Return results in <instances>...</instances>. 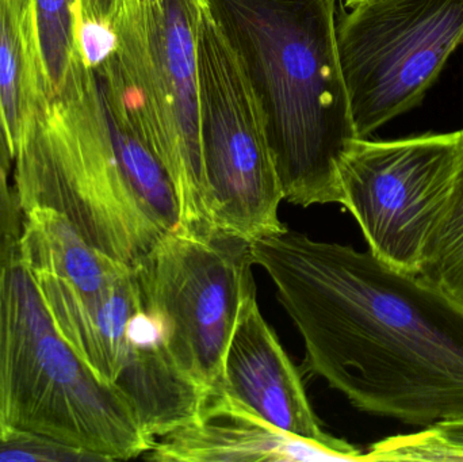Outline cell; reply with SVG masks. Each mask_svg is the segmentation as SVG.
Instances as JSON below:
<instances>
[{"instance_id":"cell-19","label":"cell","mask_w":463,"mask_h":462,"mask_svg":"<svg viewBox=\"0 0 463 462\" xmlns=\"http://www.w3.org/2000/svg\"><path fill=\"white\" fill-rule=\"evenodd\" d=\"M98 461L94 456L56 439L22 430L0 434V462Z\"/></svg>"},{"instance_id":"cell-1","label":"cell","mask_w":463,"mask_h":462,"mask_svg":"<svg viewBox=\"0 0 463 462\" xmlns=\"http://www.w3.org/2000/svg\"><path fill=\"white\" fill-rule=\"evenodd\" d=\"M310 373L359 411L429 428L463 414V306L374 254L285 230L250 244Z\"/></svg>"},{"instance_id":"cell-16","label":"cell","mask_w":463,"mask_h":462,"mask_svg":"<svg viewBox=\"0 0 463 462\" xmlns=\"http://www.w3.org/2000/svg\"><path fill=\"white\" fill-rule=\"evenodd\" d=\"M33 65L26 3L0 0V125L14 155L29 111Z\"/></svg>"},{"instance_id":"cell-4","label":"cell","mask_w":463,"mask_h":462,"mask_svg":"<svg viewBox=\"0 0 463 462\" xmlns=\"http://www.w3.org/2000/svg\"><path fill=\"white\" fill-rule=\"evenodd\" d=\"M0 423L94 456L132 460L152 441L129 399L54 327L18 239L0 243Z\"/></svg>"},{"instance_id":"cell-8","label":"cell","mask_w":463,"mask_h":462,"mask_svg":"<svg viewBox=\"0 0 463 462\" xmlns=\"http://www.w3.org/2000/svg\"><path fill=\"white\" fill-rule=\"evenodd\" d=\"M358 137L412 110L463 42V0H362L336 24Z\"/></svg>"},{"instance_id":"cell-11","label":"cell","mask_w":463,"mask_h":462,"mask_svg":"<svg viewBox=\"0 0 463 462\" xmlns=\"http://www.w3.org/2000/svg\"><path fill=\"white\" fill-rule=\"evenodd\" d=\"M159 462L347 461L339 453L269 425L224 393H211L186 425L146 453Z\"/></svg>"},{"instance_id":"cell-20","label":"cell","mask_w":463,"mask_h":462,"mask_svg":"<svg viewBox=\"0 0 463 462\" xmlns=\"http://www.w3.org/2000/svg\"><path fill=\"white\" fill-rule=\"evenodd\" d=\"M24 209L14 186V154L0 125V243L19 239Z\"/></svg>"},{"instance_id":"cell-7","label":"cell","mask_w":463,"mask_h":462,"mask_svg":"<svg viewBox=\"0 0 463 462\" xmlns=\"http://www.w3.org/2000/svg\"><path fill=\"white\" fill-rule=\"evenodd\" d=\"M250 243L168 232L136 266L144 308L162 328L178 368L205 393L222 387L225 353L256 292Z\"/></svg>"},{"instance_id":"cell-17","label":"cell","mask_w":463,"mask_h":462,"mask_svg":"<svg viewBox=\"0 0 463 462\" xmlns=\"http://www.w3.org/2000/svg\"><path fill=\"white\" fill-rule=\"evenodd\" d=\"M420 276L463 306V130H459V162L448 213L435 233Z\"/></svg>"},{"instance_id":"cell-23","label":"cell","mask_w":463,"mask_h":462,"mask_svg":"<svg viewBox=\"0 0 463 462\" xmlns=\"http://www.w3.org/2000/svg\"><path fill=\"white\" fill-rule=\"evenodd\" d=\"M345 5H348V7H353L354 5H356V3L362 2V0H345Z\"/></svg>"},{"instance_id":"cell-24","label":"cell","mask_w":463,"mask_h":462,"mask_svg":"<svg viewBox=\"0 0 463 462\" xmlns=\"http://www.w3.org/2000/svg\"><path fill=\"white\" fill-rule=\"evenodd\" d=\"M141 2H144V3H154V2H156V0H141Z\"/></svg>"},{"instance_id":"cell-6","label":"cell","mask_w":463,"mask_h":462,"mask_svg":"<svg viewBox=\"0 0 463 462\" xmlns=\"http://www.w3.org/2000/svg\"><path fill=\"white\" fill-rule=\"evenodd\" d=\"M200 138L216 235L247 243L280 232L283 198L260 108L247 75L203 0L195 41Z\"/></svg>"},{"instance_id":"cell-3","label":"cell","mask_w":463,"mask_h":462,"mask_svg":"<svg viewBox=\"0 0 463 462\" xmlns=\"http://www.w3.org/2000/svg\"><path fill=\"white\" fill-rule=\"evenodd\" d=\"M339 0H205L260 108L294 205L339 203V165L358 137L336 38Z\"/></svg>"},{"instance_id":"cell-22","label":"cell","mask_w":463,"mask_h":462,"mask_svg":"<svg viewBox=\"0 0 463 462\" xmlns=\"http://www.w3.org/2000/svg\"><path fill=\"white\" fill-rule=\"evenodd\" d=\"M440 437L463 455V414L431 425Z\"/></svg>"},{"instance_id":"cell-15","label":"cell","mask_w":463,"mask_h":462,"mask_svg":"<svg viewBox=\"0 0 463 462\" xmlns=\"http://www.w3.org/2000/svg\"><path fill=\"white\" fill-rule=\"evenodd\" d=\"M35 75L46 94L59 91L81 56L79 0H24Z\"/></svg>"},{"instance_id":"cell-2","label":"cell","mask_w":463,"mask_h":462,"mask_svg":"<svg viewBox=\"0 0 463 462\" xmlns=\"http://www.w3.org/2000/svg\"><path fill=\"white\" fill-rule=\"evenodd\" d=\"M14 186L24 213L59 212L92 247L130 268L181 222L162 163L124 111L103 114L83 56L53 94L43 92L33 68Z\"/></svg>"},{"instance_id":"cell-14","label":"cell","mask_w":463,"mask_h":462,"mask_svg":"<svg viewBox=\"0 0 463 462\" xmlns=\"http://www.w3.org/2000/svg\"><path fill=\"white\" fill-rule=\"evenodd\" d=\"M22 258L33 274H46L83 293L113 287L132 269L92 247L59 212H24L18 239Z\"/></svg>"},{"instance_id":"cell-13","label":"cell","mask_w":463,"mask_h":462,"mask_svg":"<svg viewBox=\"0 0 463 462\" xmlns=\"http://www.w3.org/2000/svg\"><path fill=\"white\" fill-rule=\"evenodd\" d=\"M116 385L152 441L190 422L208 398L174 363L159 322L146 308L130 325L127 361Z\"/></svg>"},{"instance_id":"cell-5","label":"cell","mask_w":463,"mask_h":462,"mask_svg":"<svg viewBox=\"0 0 463 462\" xmlns=\"http://www.w3.org/2000/svg\"><path fill=\"white\" fill-rule=\"evenodd\" d=\"M203 0H122L114 41L90 64L121 98L138 133L167 173L179 230L217 236L209 216L200 138L197 27Z\"/></svg>"},{"instance_id":"cell-10","label":"cell","mask_w":463,"mask_h":462,"mask_svg":"<svg viewBox=\"0 0 463 462\" xmlns=\"http://www.w3.org/2000/svg\"><path fill=\"white\" fill-rule=\"evenodd\" d=\"M219 391L285 433L334 450L347 462L364 461L358 448L324 431L298 371L259 309L256 292L228 344Z\"/></svg>"},{"instance_id":"cell-21","label":"cell","mask_w":463,"mask_h":462,"mask_svg":"<svg viewBox=\"0 0 463 462\" xmlns=\"http://www.w3.org/2000/svg\"><path fill=\"white\" fill-rule=\"evenodd\" d=\"M121 2L122 0H79L80 29H113L114 18Z\"/></svg>"},{"instance_id":"cell-25","label":"cell","mask_w":463,"mask_h":462,"mask_svg":"<svg viewBox=\"0 0 463 462\" xmlns=\"http://www.w3.org/2000/svg\"><path fill=\"white\" fill-rule=\"evenodd\" d=\"M3 430H5V429H3L2 423H0V434L3 433Z\"/></svg>"},{"instance_id":"cell-12","label":"cell","mask_w":463,"mask_h":462,"mask_svg":"<svg viewBox=\"0 0 463 462\" xmlns=\"http://www.w3.org/2000/svg\"><path fill=\"white\" fill-rule=\"evenodd\" d=\"M33 276L62 338L98 377L116 384L127 361L130 325L144 308L136 269L100 293L79 292L46 274Z\"/></svg>"},{"instance_id":"cell-9","label":"cell","mask_w":463,"mask_h":462,"mask_svg":"<svg viewBox=\"0 0 463 462\" xmlns=\"http://www.w3.org/2000/svg\"><path fill=\"white\" fill-rule=\"evenodd\" d=\"M458 162L459 132L351 141L339 165V203L372 254L405 273H421L448 213Z\"/></svg>"},{"instance_id":"cell-18","label":"cell","mask_w":463,"mask_h":462,"mask_svg":"<svg viewBox=\"0 0 463 462\" xmlns=\"http://www.w3.org/2000/svg\"><path fill=\"white\" fill-rule=\"evenodd\" d=\"M364 461H463V455L429 426L419 433L375 442L364 455Z\"/></svg>"}]
</instances>
